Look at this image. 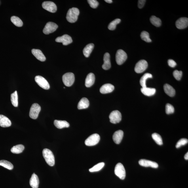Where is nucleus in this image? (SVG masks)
Wrapping results in <instances>:
<instances>
[{"mask_svg":"<svg viewBox=\"0 0 188 188\" xmlns=\"http://www.w3.org/2000/svg\"><path fill=\"white\" fill-rule=\"evenodd\" d=\"M80 11L77 8L73 7L71 8L68 11L66 19L69 22L73 23L77 22L79 16Z\"/></svg>","mask_w":188,"mask_h":188,"instance_id":"obj_1","label":"nucleus"},{"mask_svg":"<svg viewBox=\"0 0 188 188\" xmlns=\"http://www.w3.org/2000/svg\"><path fill=\"white\" fill-rule=\"evenodd\" d=\"M43 155L47 163L50 166H53L55 164V158L53 153L50 149H45L43 151Z\"/></svg>","mask_w":188,"mask_h":188,"instance_id":"obj_2","label":"nucleus"},{"mask_svg":"<svg viewBox=\"0 0 188 188\" xmlns=\"http://www.w3.org/2000/svg\"><path fill=\"white\" fill-rule=\"evenodd\" d=\"M62 81L65 85L69 87L73 85L75 81V76L72 73H65L62 76Z\"/></svg>","mask_w":188,"mask_h":188,"instance_id":"obj_3","label":"nucleus"},{"mask_svg":"<svg viewBox=\"0 0 188 188\" xmlns=\"http://www.w3.org/2000/svg\"><path fill=\"white\" fill-rule=\"evenodd\" d=\"M115 174L116 176L122 180L125 179L126 176V172L125 168L123 165L121 163H118L115 167Z\"/></svg>","mask_w":188,"mask_h":188,"instance_id":"obj_4","label":"nucleus"},{"mask_svg":"<svg viewBox=\"0 0 188 188\" xmlns=\"http://www.w3.org/2000/svg\"><path fill=\"white\" fill-rule=\"evenodd\" d=\"M100 140V136L97 134L91 135L85 141V144L87 146H93L98 144Z\"/></svg>","mask_w":188,"mask_h":188,"instance_id":"obj_5","label":"nucleus"},{"mask_svg":"<svg viewBox=\"0 0 188 188\" xmlns=\"http://www.w3.org/2000/svg\"><path fill=\"white\" fill-rule=\"evenodd\" d=\"M41 110V107L38 103H33L31 106L29 112V117L33 119H36Z\"/></svg>","mask_w":188,"mask_h":188,"instance_id":"obj_6","label":"nucleus"},{"mask_svg":"<svg viewBox=\"0 0 188 188\" xmlns=\"http://www.w3.org/2000/svg\"><path fill=\"white\" fill-rule=\"evenodd\" d=\"M127 58L126 53L122 50H118L116 54V61L118 65H121L126 62Z\"/></svg>","mask_w":188,"mask_h":188,"instance_id":"obj_7","label":"nucleus"},{"mask_svg":"<svg viewBox=\"0 0 188 188\" xmlns=\"http://www.w3.org/2000/svg\"><path fill=\"white\" fill-rule=\"evenodd\" d=\"M109 118L111 123L113 124L119 123L122 120L121 114L119 111H113L110 114Z\"/></svg>","mask_w":188,"mask_h":188,"instance_id":"obj_8","label":"nucleus"},{"mask_svg":"<svg viewBox=\"0 0 188 188\" xmlns=\"http://www.w3.org/2000/svg\"><path fill=\"white\" fill-rule=\"evenodd\" d=\"M35 81L40 87L45 90L49 89L50 86L49 83L45 78L41 76H37L35 77Z\"/></svg>","mask_w":188,"mask_h":188,"instance_id":"obj_9","label":"nucleus"},{"mask_svg":"<svg viewBox=\"0 0 188 188\" xmlns=\"http://www.w3.org/2000/svg\"><path fill=\"white\" fill-rule=\"evenodd\" d=\"M148 67L146 61L142 60L139 61L135 65L134 71L137 73H141L144 71Z\"/></svg>","mask_w":188,"mask_h":188,"instance_id":"obj_10","label":"nucleus"},{"mask_svg":"<svg viewBox=\"0 0 188 188\" xmlns=\"http://www.w3.org/2000/svg\"><path fill=\"white\" fill-rule=\"evenodd\" d=\"M58 28V26L55 23L48 22L46 24L43 30V33L46 35L49 34L55 31Z\"/></svg>","mask_w":188,"mask_h":188,"instance_id":"obj_11","label":"nucleus"},{"mask_svg":"<svg viewBox=\"0 0 188 188\" xmlns=\"http://www.w3.org/2000/svg\"><path fill=\"white\" fill-rule=\"evenodd\" d=\"M42 6L44 9L50 12L55 13L56 11V6L54 2L44 1L42 4Z\"/></svg>","mask_w":188,"mask_h":188,"instance_id":"obj_12","label":"nucleus"},{"mask_svg":"<svg viewBox=\"0 0 188 188\" xmlns=\"http://www.w3.org/2000/svg\"><path fill=\"white\" fill-rule=\"evenodd\" d=\"M56 41L59 43H62L63 45L66 46L71 43L73 42V40L70 36L65 34L57 38Z\"/></svg>","mask_w":188,"mask_h":188,"instance_id":"obj_13","label":"nucleus"},{"mask_svg":"<svg viewBox=\"0 0 188 188\" xmlns=\"http://www.w3.org/2000/svg\"><path fill=\"white\" fill-rule=\"evenodd\" d=\"M139 163L140 166L146 167H151L157 168L158 165L157 163L145 159H141L139 161Z\"/></svg>","mask_w":188,"mask_h":188,"instance_id":"obj_14","label":"nucleus"},{"mask_svg":"<svg viewBox=\"0 0 188 188\" xmlns=\"http://www.w3.org/2000/svg\"><path fill=\"white\" fill-rule=\"evenodd\" d=\"M176 25L177 28L182 29L186 28L188 25V19L181 18L176 21Z\"/></svg>","mask_w":188,"mask_h":188,"instance_id":"obj_15","label":"nucleus"},{"mask_svg":"<svg viewBox=\"0 0 188 188\" xmlns=\"http://www.w3.org/2000/svg\"><path fill=\"white\" fill-rule=\"evenodd\" d=\"M123 132L121 130H119L114 133L113 139L114 143L117 144H119L121 143L123 137Z\"/></svg>","mask_w":188,"mask_h":188,"instance_id":"obj_16","label":"nucleus"},{"mask_svg":"<svg viewBox=\"0 0 188 188\" xmlns=\"http://www.w3.org/2000/svg\"><path fill=\"white\" fill-rule=\"evenodd\" d=\"M114 89V86L111 84H104L101 87L100 91L102 94L110 93L113 91Z\"/></svg>","mask_w":188,"mask_h":188,"instance_id":"obj_17","label":"nucleus"},{"mask_svg":"<svg viewBox=\"0 0 188 188\" xmlns=\"http://www.w3.org/2000/svg\"><path fill=\"white\" fill-rule=\"evenodd\" d=\"M103 63L102 68L103 69L107 70L111 68V63L110 61V56L108 53H106L103 56Z\"/></svg>","mask_w":188,"mask_h":188,"instance_id":"obj_18","label":"nucleus"},{"mask_svg":"<svg viewBox=\"0 0 188 188\" xmlns=\"http://www.w3.org/2000/svg\"><path fill=\"white\" fill-rule=\"evenodd\" d=\"M32 53L38 60L43 62L46 60V57L41 50L39 49H33L31 51Z\"/></svg>","mask_w":188,"mask_h":188,"instance_id":"obj_19","label":"nucleus"},{"mask_svg":"<svg viewBox=\"0 0 188 188\" xmlns=\"http://www.w3.org/2000/svg\"><path fill=\"white\" fill-rule=\"evenodd\" d=\"M11 122L8 118L5 116L0 115V126L2 127H8L11 125Z\"/></svg>","mask_w":188,"mask_h":188,"instance_id":"obj_20","label":"nucleus"},{"mask_svg":"<svg viewBox=\"0 0 188 188\" xmlns=\"http://www.w3.org/2000/svg\"><path fill=\"white\" fill-rule=\"evenodd\" d=\"M95 80V75L93 73L88 74L85 81V85L86 87L90 88L94 84Z\"/></svg>","mask_w":188,"mask_h":188,"instance_id":"obj_21","label":"nucleus"},{"mask_svg":"<svg viewBox=\"0 0 188 188\" xmlns=\"http://www.w3.org/2000/svg\"><path fill=\"white\" fill-rule=\"evenodd\" d=\"M30 185L33 188H39V180L37 175L33 173L32 175L30 180Z\"/></svg>","mask_w":188,"mask_h":188,"instance_id":"obj_22","label":"nucleus"},{"mask_svg":"<svg viewBox=\"0 0 188 188\" xmlns=\"http://www.w3.org/2000/svg\"><path fill=\"white\" fill-rule=\"evenodd\" d=\"M89 106V101L86 98H82L78 103V109H82L88 108Z\"/></svg>","mask_w":188,"mask_h":188,"instance_id":"obj_23","label":"nucleus"},{"mask_svg":"<svg viewBox=\"0 0 188 188\" xmlns=\"http://www.w3.org/2000/svg\"><path fill=\"white\" fill-rule=\"evenodd\" d=\"M54 124L56 127L59 129L68 128L70 126L69 124L66 121L61 120H54Z\"/></svg>","mask_w":188,"mask_h":188,"instance_id":"obj_24","label":"nucleus"},{"mask_svg":"<svg viewBox=\"0 0 188 188\" xmlns=\"http://www.w3.org/2000/svg\"><path fill=\"white\" fill-rule=\"evenodd\" d=\"M141 92L147 96H152L155 94L156 90L155 88H142L141 89Z\"/></svg>","mask_w":188,"mask_h":188,"instance_id":"obj_25","label":"nucleus"},{"mask_svg":"<svg viewBox=\"0 0 188 188\" xmlns=\"http://www.w3.org/2000/svg\"><path fill=\"white\" fill-rule=\"evenodd\" d=\"M164 90L165 92L171 97H174L175 94V90L172 86L166 84L164 86Z\"/></svg>","mask_w":188,"mask_h":188,"instance_id":"obj_26","label":"nucleus"},{"mask_svg":"<svg viewBox=\"0 0 188 188\" xmlns=\"http://www.w3.org/2000/svg\"><path fill=\"white\" fill-rule=\"evenodd\" d=\"M94 47V45L93 43H90L86 45L83 50L84 56L86 58L89 56L91 53Z\"/></svg>","mask_w":188,"mask_h":188,"instance_id":"obj_27","label":"nucleus"},{"mask_svg":"<svg viewBox=\"0 0 188 188\" xmlns=\"http://www.w3.org/2000/svg\"><path fill=\"white\" fill-rule=\"evenodd\" d=\"M152 78V75L151 74L146 73L143 75L142 77H141L140 81V85L142 86V88L146 87V81L149 78Z\"/></svg>","mask_w":188,"mask_h":188,"instance_id":"obj_28","label":"nucleus"},{"mask_svg":"<svg viewBox=\"0 0 188 188\" xmlns=\"http://www.w3.org/2000/svg\"><path fill=\"white\" fill-rule=\"evenodd\" d=\"M25 147L22 145H18L14 146L11 149V152L14 154H20L22 152Z\"/></svg>","mask_w":188,"mask_h":188,"instance_id":"obj_29","label":"nucleus"},{"mask_svg":"<svg viewBox=\"0 0 188 188\" xmlns=\"http://www.w3.org/2000/svg\"><path fill=\"white\" fill-rule=\"evenodd\" d=\"M10 100L13 105L15 107H17L18 105L17 92L16 91L11 94Z\"/></svg>","mask_w":188,"mask_h":188,"instance_id":"obj_30","label":"nucleus"},{"mask_svg":"<svg viewBox=\"0 0 188 188\" xmlns=\"http://www.w3.org/2000/svg\"><path fill=\"white\" fill-rule=\"evenodd\" d=\"M0 166L10 170H12L13 168V165L11 163L5 160H0Z\"/></svg>","mask_w":188,"mask_h":188,"instance_id":"obj_31","label":"nucleus"},{"mask_svg":"<svg viewBox=\"0 0 188 188\" xmlns=\"http://www.w3.org/2000/svg\"><path fill=\"white\" fill-rule=\"evenodd\" d=\"M11 22L17 27H21L23 26V23L22 20L16 16H13L10 18Z\"/></svg>","mask_w":188,"mask_h":188,"instance_id":"obj_32","label":"nucleus"},{"mask_svg":"<svg viewBox=\"0 0 188 188\" xmlns=\"http://www.w3.org/2000/svg\"><path fill=\"white\" fill-rule=\"evenodd\" d=\"M150 20L152 24L156 27H159L161 25V20L155 16H152Z\"/></svg>","mask_w":188,"mask_h":188,"instance_id":"obj_33","label":"nucleus"},{"mask_svg":"<svg viewBox=\"0 0 188 188\" xmlns=\"http://www.w3.org/2000/svg\"><path fill=\"white\" fill-rule=\"evenodd\" d=\"M152 137L155 142L159 145L163 144V141L162 137L159 134L155 133L152 134Z\"/></svg>","mask_w":188,"mask_h":188,"instance_id":"obj_34","label":"nucleus"},{"mask_svg":"<svg viewBox=\"0 0 188 188\" xmlns=\"http://www.w3.org/2000/svg\"><path fill=\"white\" fill-rule=\"evenodd\" d=\"M104 162H101L91 168L89 169L90 172H98L102 169L105 166Z\"/></svg>","mask_w":188,"mask_h":188,"instance_id":"obj_35","label":"nucleus"},{"mask_svg":"<svg viewBox=\"0 0 188 188\" xmlns=\"http://www.w3.org/2000/svg\"><path fill=\"white\" fill-rule=\"evenodd\" d=\"M121 20L119 19H116L110 23L108 26V28L110 30H115L117 27V25L121 22Z\"/></svg>","mask_w":188,"mask_h":188,"instance_id":"obj_36","label":"nucleus"},{"mask_svg":"<svg viewBox=\"0 0 188 188\" xmlns=\"http://www.w3.org/2000/svg\"><path fill=\"white\" fill-rule=\"evenodd\" d=\"M140 37L141 39L146 42H151L152 40L150 39L149 34L147 32L143 31L141 33Z\"/></svg>","mask_w":188,"mask_h":188,"instance_id":"obj_37","label":"nucleus"},{"mask_svg":"<svg viewBox=\"0 0 188 188\" xmlns=\"http://www.w3.org/2000/svg\"><path fill=\"white\" fill-rule=\"evenodd\" d=\"M175 109L174 106L169 103L166 104V112L167 114H172L174 112Z\"/></svg>","mask_w":188,"mask_h":188,"instance_id":"obj_38","label":"nucleus"},{"mask_svg":"<svg viewBox=\"0 0 188 188\" xmlns=\"http://www.w3.org/2000/svg\"><path fill=\"white\" fill-rule=\"evenodd\" d=\"M188 143V139L186 138H182L179 140L177 143L176 146V148L178 149L183 146L187 144Z\"/></svg>","mask_w":188,"mask_h":188,"instance_id":"obj_39","label":"nucleus"},{"mask_svg":"<svg viewBox=\"0 0 188 188\" xmlns=\"http://www.w3.org/2000/svg\"><path fill=\"white\" fill-rule=\"evenodd\" d=\"M182 72L177 70L173 72V74L175 79L177 80H180L182 76Z\"/></svg>","mask_w":188,"mask_h":188,"instance_id":"obj_40","label":"nucleus"},{"mask_svg":"<svg viewBox=\"0 0 188 188\" xmlns=\"http://www.w3.org/2000/svg\"><path fill=\"white\" fill-rule=\"evenodd\" d=\"M88 1L90 7L92 8H96L99 5L98 1L96 0H88Z\"/></svg>","mask_w":188,"mask_h":188,"instance_id":"obj_41","label":"nucleus"},{"mask_svg":"<svg viewBox=\"0 0 188 188\" xmlns=\"http://www.w3.org/2000/svg\"><path fill=\"white\" fill-rule=\"evenodd\" d=\"M168 62L169 66L172 68L175 67L177 65L176 63L174 60L172 59L169 60Z\"/></svg>","mask_w":188,"mask_h":188,"instance_id":"obj_42","label":"nucleus"},{"mask_svg":"<svg viewBox=\"0 0 188 188\" xmlns=\"http://www.w3.org/2000/svg\"><path fill=\"white\" fill-rule=\"evenodd\" d=\"M146 1H145V0H139V1H138V7L140 8H143L145 5Z\"/></svg>","mask_w":188,"mask_h":188,"instance_id":"obj_43","label":"nucleus"},{"mask_svg":"<svg viewBox=\"0 0 188 188\" xmlns=\"http://www.w3.org/2000/svg\"><path fill=\"white\" fill-rule=\"evenodd\" d=\"M184 158L186 160H188V152H187L185 154L184 156Z\"/></svg>","mask_w":188,"mask_h":188,"instance_id":"obj_44","label":"nucleus"},{"mask_svg":"<svg viewBox=\"0 0 188 188\" xmlns=\"http://www.w3.org/2000/svg\"><path fill=\"white\" fill-rule=\"evenodd\" d=\"M105 1L108 3H112L113 2L112 0H105Z\"/></svg>","mask_w":188,"mask_h":188,"instance_id":"obj_45","label":"nucleus"}]
</instances>
